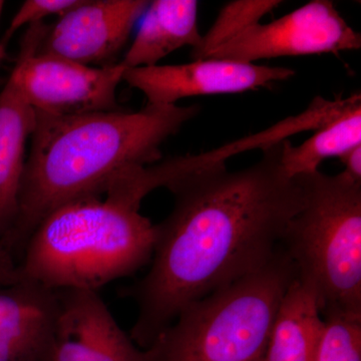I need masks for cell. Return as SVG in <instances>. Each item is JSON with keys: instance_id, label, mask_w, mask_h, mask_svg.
I'll use <instances>...</instances> for the list:
<instances>
[{"instance_id": "17", "label": "cell", "mask_w": 361, "mask_h": 361, "mask_svg": "<svg viewBox=\"0 0 361 361\" xmlns=\"http://www.w3.org/2000/svg\"><path fill=\"white\" fill-rule=\"evenodd\" d=\"M313 361H361V313L323 318Z\"/></svg>"}, {"instance_id": "15", "label": "cell", "mask_w": 361, "mask_h": 361, "mask_svg": "<svg viewBox=\"0 0 361 361\" xmlns=\"http://www.w3.org/2000/svg\"><path fill=\"white\" fill-rule=\"evenodd\" d=\"M361 145V96L353 94L314 134L299 146L281 142V165L290 178L314 174L320 164Z\"/></svg>"}, {"instance_id": "11", "label": "cell", "mask_w": 361, "mask_h": 361, "mask_svg": "<svg viewBox=\"0 0 361 361\" xmlns=\"http://www.w3.org/2000/svg\"><path fill=\"white\" fill-rule=\"evenodd\" d=\"M58 293L18 281L0 289V361H51Z\"/></svg>"}, {"instance_id": "5", "label": "cell", "mask_w": 361, "mask_h": 361, "mask_svg": "<svg viewBox=\"0 0 361 361\" xmlns=\"http://www.w3.org/2000/svg\"><path fill=\"white\" fill-rule=\"evenodd\" d=\"M302 178L305 200L281 246L322 317L361 313V183L344 174Z\"/></svg>"}, {"instance_id": "1", "label": "cell", "mask_w": 361, "mask_h": 361, "mask_svg": "<svg viewBox=\"0 0 361 361\" xmlns=\"http://www.w3.org/2000/svg\"><path fill=\"white\" fill-rule=\"evenodd\" d=\"M281 142L265 145L257 163L234 172L221 155L194 156L168 185L174 207L155 225L148 273L127 292L137 310L130 336L140 348H149L190 304L276 255L305 200L302 178L282 168Z\"/></svg>"}, {"instance_id": "6", "label": "cell", "mask_w": 361, "mask_h": 361, "mask_svg": "<svg viewBox=\"0 0 361 361\" xmlns=\"http://www.w3.org/2000/svg\"><path fill=\"white\" fill-rule=\"evenodd\" d=\"M44 23L28 26L11 77L35 111L71 116L118 110L116 89L123 82L121 63L106 66L37 52L47 32Z\"/></svg>"}, {"instance_id": "16", "label": "cell", "mask_w": 361, "mask_h": 361, "mask_svg": "<svg viewBox=\"0 0 361 361\" xmlns=\"http://www.w3.org/2000/svg\"><path fill=\"white\" fill-rule=\"evenodd\" d=\"M278 0H236L222 7L215 23L202 37L201 44L191 51L193 61L209 58L213 51L231 42L274 11Z\"/></svg>"}, {"instance_id": "18", "label": "cell", "mask_w": 361, "mask_h": 361, "mask_svg": "<svg viewBox=\"0 0 361 361\" xmlns=\"http://www.w3.org/2000/svg\"><path fill=\"white\" fill-rule=\"evenodd\" d=\"M80 2V0H26L14 14L7 28L6 42L23 26L37 25L47 16H63Z\"/></svg>"}, {"instance_id": "7", "label": "cell", "mask_w": 361, "mask_h": 361, "mask_svg": "<svg viewBox=\"0 0 361 361\" xmlns=\"http://www.w3.org/2000/svg\"><path fill=\"white\" fill-rule=\"evenodd\" d=\"M360 47V33L346 23L334 2L313 0L272 23L251 26L207 59L254 63L280 56L337 54Z\"/></svg>"}, {"instance_id": "8", "label": "cell", "mask_w": 361, "mask_h": 361, "mask_svg": "<svg viewBox=\"0 0 361 361\" xmlns=\"http://www.w3.org/2000/svg\"><path fill=\"white\" fill-rule=\"evenodd\" d=\"M295 71L283 66L204 59L183 65L129 68L123 82L141 90L152 104H177L186 97L241 94L289 80Z\"/></svg>"}, {"instance_id": "19", "label": "cell", "mask_w": 361, "mask_h": 361, "mask_svg": "<svg viewBox=\"0 0 361 361\" xmlns=\"http://www.w3.org/2000/svg\"><path fill=\"white\" fill-rule=\"evenodd\" d=\"M18 264L13 254L0 243V289L18 283Z\"/></svg>"}, {"instance_id": "3", "label": "cell", "mask_w": 361, "mask_h": 361, "mask_svg": "<svg viewBox=\"0 0 361 361\" xmlns=\"http://www.w3.org/2000/svg\"><path fill=\"white\" fill-rule=\"evenodd\" d=\"M123 175L103 195L68 202L40 221L18 264V281L49 290L96 291L151 262L155 225Z\"/></svg>"}, {"instance_id": "13", "label": "cell", "mask_w": 361, "mask_h": 361, "mask_svg": "<svg viewBox=\"0 0 361 361\" xmlns=\"http://www.w3.org/2000/svg\"><path fill=\"white\" fill-rule=\"evenodd\" d=\"M196 0H154L145 11L144 20L130 49L120 63L127 70L159 65L169 54L201 44Z\"/></svg>"}, {"instance_id": "10", "label": "cell", "mask_w": 361, "mask_h": 361, "mask_svg": "<svg viewBox=\"0 0 361 361\" xmlns=\"http://www.w3.org/2000/svg\"><path fill=\"white\" fill-rule=\"evenodd\" d=\"M51 361H148L96 291L63 289Z\"/></svg>"}, {"instance_id": "9", "label": "cell", "mask_w": 361, "mask_h": 361, "mask_svg": "<svg viewBox=\"0 0 361 361\" xmlns=\"http://www.w3.org/2000/svg\"><path fill=\"white\" fill-rule=\"evenodd\" d=\"M148 0H80L47 28L37 52L82 65H113L130 39Z\"/></svg>"}, {"instance_id": "12", "label": "cell", "mask_w": 361, "mask_h": 361, "mask_svg": "<svg viewBox=\"0 0 361 361\" xmlns=\"http://www.w3.org/2000/svg\"><path fill=\"white\" fill-rule=\"evenodd\" d=\"M35 120V111L9 77L0 94V242L18 217L26 142L32 137Z\"/></svg>"}, {"instance_id": "2", "label": "cell", "mask_w": 361, "mask_h": 361, "mask_svg": "<svg viewBox=\"0 0 361 361\" xmlns=\"http://www.w3.org/2000/svg\"><path fill=\"white\" fill-rule=\"evenodd\" d=\"M199 111L197 104H147L137 111L118 109L71 116L35 111L18 217L0 243L13 256L21 255L47 214L75 199L103 195L125 171L160 161L164 142Z\"/></svg>"}, {"instance_id": "4", "label": "cell", "mask_w": 361, "mask_h": 361, "mask_svg": "<svg viewBox=\"0 0 361 361\" xmlns=\"http://www.w3.org/2000/svg\"><path fill=\"white\" fill-rule=\"evenodd\" d=\"M296 278L283 247L260 270L180 311L148 361H263L285 292Z\"/></svg>"}, {"instance_id": "20", "label": "cell", "mask_w": 361, "mask_h": 361, "mask_svg": "<svg viewBox=\"0 0 361 361\" xmlns=\"http://www.w3.org/2000/svg\"><path fill=\"white\" fill-rule=\"evenodd\" d=\"M339 160L344 165L343 173L355 182L361 183V145L349 149Z\"/></svg>"}, {"instance_id": "14", "label": "cell", "mask_w": 361, "mask_h": 361, "mask_svg": "<svg viewBox=\"0 0 361 361\" xmlns=\"http://www.w3.org/2000/svg\"><path fill=\"white\" fill-rule=\"evenodd\" d=\"M323 325L315 294L295 278L278 308L263 361H313Z\"/></svg>"}, {"instance_id": "21", "label": "cell", "mask_w": 361, "mask_h": 361, "mask_svg": "<svg viewBox=\"0 0 361 361\" xmlns=\"http://www.w3.org/2000/svg\"><path fill=\"white\" fill-rule=\"evenodd\" d=\"M4 2L0 1V18H1L2 9H4ZM1 56H2V47H1V45H0V59H1Z\"/></svg>"}]
</instances>
